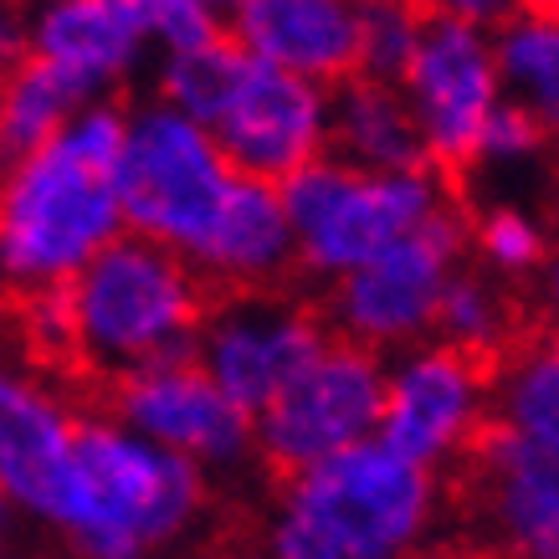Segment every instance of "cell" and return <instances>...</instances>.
Masks as SVG:
<instances>
[{"mask_svg":"<svg viewBox=\"0 0 559 559\" xmlns=\"http://www.w3.org/2000/svg\"><path fill=\"white\" fill-rule=\"evenodd\" d=\"M129 108L87 103L57 144L0 170V298L21 304L68 288L72 277L123 237L119 150Z\"/></svg>","mask_w":559,"mask_h":559,"instance_id":"obj_1","label":"cell"},{"mask_svg":"<svg viewBox=\"0 0 559 559\" xmlns=\"http://www.w3.org/2000/svg\"><path fill=\"white\" fill-rule=\"evenodd\" d=\"M211 513V477L165 447L134 437L108 411H78L72 477L57 534L78 559H159Z\"/></svg>","mask_w":559,"mask_h":559,"instance_id":"obj_2","label":"cell"},{"mask_svg":"<svg viewBox=\"0 0 559 559\" xmlns=\"http://www.w3.org/2000/svg\"><path fill=\"white\" fill-rule=\"evenodd\" d=\"M447 477L359 441L340 457L277 483L267 559H411L431 544Z\"/></svg>","mask_w":559,"mask_h":559,"instance_id":"obj_3","label":"cell"},{"mask_svg":"<svg viewBox=\"0 0 559 559\" xmlns=\"http://www.w3.org/2000/svg\"><path fill=\"white\" fill-rule=\"evenodd\" d=\"M68 313L72 370L93 374L103 390L134 370L195 355L211 288L186 257L123 231L68 283Z\"/></svg>","mask_w":559,"mask_h":559,"instance_id":"obj_4","label":"cell"},{"mask_svg":"<svg viewBox=\"0 0 559 559\" xmlns=\"http://www.w3.org/2000/svg\"><path fill=\"white\" fill-rule=\"evenodd\" d=\"M277 201L293 226L298 272L329 288L452 205V190L437 170L365 175L323 154L277 186Z\"/></svg>","mask_w":559,"mask_h":559,"instance_id":"obj_5","label":"cell"},{"mask_svg":"<svg viewBox=\"0 0 559 559\" xmlns=\"http://www.w3.org/2000/svg\"><path fill=\"white\" fill-rule=\"evenodd\" d=\"M237 170L226 165L216 139L201 123L180 119L165 103H134L119 150V211L123 231L165 247L175 257H190L211 231L226 190Z\"/></svg>","mask_w":559,"mask_h":559,"instance_id":"obj_6","label":"cell"},{"mask_svg":"<svg viewBox=\"0 0 559 559\" xmlns=\"http://www.w3.org/2000/svg\"><path fill=\"white\" fill-rule=\"evenodd\" d=\"M457 267H467V216L452 201L411 237L395 241L390 252L329 283L319 319L334 340L390 359L411 344L431 340L441 288L452 283Z\"/></svg>","mask_w":559,"mask_h":559,"instance_id":"obj_7","label":"cell"},{"mask_svg":"<svg viewBox=\"0 0 559 559\" xmlns=\"http://www.w3.org/2000/svg\"><path fill=\"white\" fill-rule=\"evenodd\" d=\"M380 401H385V359L329 340L319 359L252 421L257 462L277 483H288L359 441H374Z\"/></svg>","mask_w":559,"mask_h":559,"instance_id":"obj_8","label":"cell"},{"mask_svg":"<svg viewBox=\"0 0 559 559\" xmlns=\"http://www.w3.org/2000/svg\"><path fill=\"white\" fill-rule=\"evenodd\" d=\"M329 340L334 334L323 329L319 308L288 293H226L211 298L190 359L231 406L257 421L319 359Z\"/></svg>","mask_w":559,"mask_h":559,"instance_id":"obj_9","label":"cell"},{"mask_svg":"<svg viewBox=\"0 0 559 559\" xmlns=\"http://www.w3.org/2000/svg\"><path fill=\"white\" fill-rule=\"evenodd\" d=\"M483 426H488V365L437 340L385 359V401L374 441H385L395 457L441 477L467 457Z\"/></svg>","mask_w":559,"mask_h":559,"instance_id":"obj_10","label":"cell"},{"mask_svg":"<svg viewBox=\"0 0 559 559\" xmlns=\"http://www.w3.org/2000/svg\"><path fill=\"white\" fill-rule=\"evenodd\" d=\"M452 503L488 528L492 559H559V452L488 421L457 462Z\"/></svg>","mask_w":559,"mask_h":559,"instance_id":"obj_11","label":"cell"},{"mask_svg":"<svg viewBox=\"0 0 559 559\" xmlns=\"http://www.w3.org/2000/svg\"><path fill=\"white\" fill-rule=\"evenodd\" d=\"M98 395H103L98 411H108L134 437L186 457L205 477L241 467V462H257L252 416L231 406L201 374L195 359H170V365L134 370L114 380V385H103Z\"/></svg>","mask_w":559,"mask_h":559,"instance_id":"obj_12","label":"cell"},{"mask_svg":"<svg viewBox=\"0 0 559 559\" xmlns=\"http://www.w3.org/2000/svg\"><path fill=\"white\" fill-rule=\"evenodd\" d=\"M401 98L416 119L426 165L437 175L467 170L483 123L503 103L498 68H492V36L452 26V21H426L421 51L401 78Z\"/></svg>","mask_w":559,"mask_h":559,"instance_id":"obj_13","label":"cell"},{"mask_svg":"<svg viewBox=\"0 0 559 559\" xmlns=\"http://www.w3.org/2000/svg\"><path fill=\"white\" fill-rule=\"evenodd\" d=\"M211 139L237 175L283 186L329 154V87L252 62L237 98L211 123Z\"/></svg>","mask_w":559,"mask_h":559,"instance_id":"obj_14","label":"cell"},{"mask_svg":"<svg viewBox=\"0 0 559 559\" xmlns=\"http://www.w3.org/2000/svg\"><path fill=\"white\" fill-rule=\"evenodd\" d=\"M26 57L51 68L83 103H114L150 68L134 0H36L26 5Z\"/></svg>","mask_w":559,"mask_h":559,"instance_id":"obj_15","label":"cell"},{"mask_svg":"<svg viewBox=\"0 0 559 559\" xmlns=\"http://www.w3.org/2000/svg\"><path fill=\"white\" fill-rule=\"evenodd\" d=\"M78 411L26 370L0 365V498L26 519L57 524L72 477Z\"/></svg>","mask_w":559,"mask_h":559,"instance_id":"obj_16","label":"cell"},{"mask_svg":"<svg viewBox=\"0 0 559 559\" xmlns=\"http://www.w3.org/2000/svg\"><path fill=\"white\" fill-rule=\"evenodd\" d=\"M211 293H283L288 272H298L293 226L283 216L277 186L237 175L221 201L211 231L186 257Z\"/></svg>","mask_w":559,"mask_h":559,"instance_id":"obj_17","label":"cell"},{"mask_svg":"<svg viewBox=\"0 0 559 559\" xmlns=\"http://www.w3.org/2000/svg\"><path fill=\"white\" fill-rule=\"evenodd\" d=\"M226 36L262 68L329 93L355 78V0H247Z\"/></svg>","mask_w":559,"mask_h":559,"instance_id":"obj_18","label":"cell"},{"mask_svg":"<svg viewBox=\"0 0 559 559\" xmlns=\"http://www.w3.org/2000/svg\"><path fill=\"white\" fill-rule=\"evenodd\" d=\"M329 154L365 175L431 170L401 87L349 78L329 93Z\"/></svg>","mask_w":559,"mask_h":559,"instance_id":"obj_19","label":"cell"},{"mask_svg":"<svg viewBox=\"0 0 559 559\" xmlns=\"http://www.w3.org/2000/svg\"><path fill=\"white\" fill-rule=\"evenodd\" d=\"M488 421L559 452V334L519 340L488 370Z\"/></svg>","mask_w":559,"mask_h":559,"instance_id":"obj_20","label":"cell"},{"mask_svg":"<svg viewBox=\"0 0 559 559\" xmlns=\"http://www.w3.org/2000/svg\"><path fill=\"white\" fill-rule=\"evenodd\" d=\"M492 68H498L503 103L534 114L544 129H559V16L528 5L509 26H498Z\"/></svg>","mask_w":559,"mask_h":559,"instance_id":"obj_21","label":"cell"},{"mask_svg":"<svg viewBox=\"0 0 559 559\" xmlns=\"http://www.w3.org/2000/svg\"><path fill=\"white\" fill-rule=\"evenodd\" d=\"M431 340L492 370L519 344V308H513L509 288L498 277H488V272L457 267L452 283L441 288Z\"/></svg>","mask_w":559,"mask_h":559,"instance_id":"obj_22","label":"cell"},{"mask_svg":"<svg viewBox=\"0 0 559 559\" xmlns=\"http://www.w3.org/2000/svg\"><path fill=\"white\" fill-rule=\"evenodd\" d=\"M78 108H87V103L32 57L5 72V87H0V170H11L21 159H32L36 150L57 144Z\"/></svg>","mask_w":559,"mask_h":559,"instance_id":"obj_23","label":"cell"},{"mask_svg":"<svg viewBox=\"0 0 559 559\" xmlns=\"http://www.w3.org/2000/svg\"><path fill=\"white\" fill-rule=\"evenodd\" d=\"M247 68H252V57L221 32L216 41H205V47L159 57V72H154V103L175 108L180 119L201 123L205 134H211V123L226 114V103L237 98Z\"/></svg>","mask_w":559,"mask_h":559,"instance_id":"obj_24","label":"cell"},{"mask_svg":"<svg viewBox=\"0 0 559 559\" xmlns=\"http://www.w3.org/2000/svg\"><path fill=\"white\" fill-rule=\"evenodd\" d=\"M426 36L416 0H355V78L401 87Z\"/></svg>","mask_w":559,"mask_h":559,"instance_id":"obj_25","label":"cell"},{"mask_svg":"<svg viewBox=\"0 0 559 559\" xmlns=\"http://www.w3.org/2000/svg\"><path fill=\"white\" fill-rule=\"evenodd\" d=\"M467 247L498 283H519L528 272H544V262H549L544 221H534L519 205H488L477 221H467Z\"/></svg>","mask_w":559,"mask_h":559,"instance_id":"obj_26","label":"cell"},{"mask_svg":"<svg viewBox=\"0 0 559 559\" xmlns=\"http://www.w3.org/2000/svg\"><path fill=\"white\" fill-rule=\"evenodd\" d=\"M544 150H549V129L524 108L498 103L483 123V134H477L467 170H519V165H534Z\"/></svg>","mask_w":559,"mask_h":559,"instance_id":"obj_27","label":"cell"},{"mask_svg":"<svg viewBox=\"0 0 559 559\" xmlns=\"http://www.w3.org/2000/svg\"><path fill=\"white\" fill-rule=\"evenodd\" d=\"M134 11L144 21L154 62L175 57V51L205 47V41H216L226 32V21L216 11H205V0H134Z\"/></svg>","mask_w":559,"mask_h":559,"instance_id":"obj_28","label":"cell"},{"mask_svg":"<svg viewBox=\"0 0 559 559\" xmlns=\"http://www.w3.org/2000/svg\"><path fill=\"white\" fill-rule=\"evenodd\" d=\"M16 308V329L21 344L36 365L47 370H72V313H68V288L57 293H36V298H21Z\"/></svg>","mask_w":559,"mask_h":559,"instance_id":"obj_29","label":"cell"},{"mask_svg":"<svg viewBox=\"0 0 559 559\" xmlns=\"http://www.w3.org/2000/svg\"><path fill=\"white\" fill-rule=\"evenodd\" d=\"M426 21H452V26H473V32H498L509 26L519 11H528V0H416Z\"/></svg>","mask_w":559,"mask_h":559,"instance_id":"obj_30","label":"cell"},{"mask_svg":"<svg viewBox=\"0 0 559 559\" xmlns=\"http://www.w3.org/2000/svg\"><path fill=\"white\" fill-rule=\"evenodd\" d=\"M26 62V5L21 0H0V72Z\"/></svg>","mask_w":559,"mask_h":559,"instance_id":"obj_31","label":"cell"},{"mask_svg":"<svg viewBox=\"0 0 559 559\" xmlns=\"http://www.w3.org/2000/svg\"><path fill=\"white\" fill-rule=\"evenodd\" d=\"M539 304L544 313H549V323H555V334H559V257H549L539 272Z\"/></svg>","mask_w":559,"mask_h":559,"instance_id":"obj_32","label":"cell"},{"mask_svg":"<svg viewBox=\"0 0 559 559\" xmlns=\"http://www.w3.org/2000/svg\"><path fill=\"white\" fill-rule=\"evenodd\" d=\"M411 559H492V555L483 544H477V549H437V544H426L421 555H411Z\"/></svg>","mask_w":559,"mask_h":559,"instance_id":"obj_33","label":"cell"},{"mask_svg":"<svg viewBox=\"0 0 559 559\" xmlns=\"http://www.w3.org/2000/svg\"><path fill=\"white\" fill-rule=\"evenodd\" d=\"M241 5H247V0H205V11H216L221 21H231L241 11Z\"/></svg>","mask_w":559,"mask_h":559,"instance_id":"obj_34","label":"cell"},{"mask_svg":"<svg viewBox=\"0 0 559 559\" xmlns=\"http://www.w3.org/2000/svg\"><path fill=\"white\" fill-rule=\"evenodd\" d=\"M205 559H267V555H257V549H211Z\"/></svg>","mask_w":559,"mask_h":559,"instance_id":"obj_35","label":"cell"},{"mask_svg":"<svg viewBox=\"0 0 559 559\" xmlns=\"http://www.w3.org/2000/svg\"><path fill=\"white\" fill-rule=\"evenodd\" d=\"M534 11H549V16H559V0H528Z\"/></svg>","mask_w":559,"mask_h":559,"instance_id":"obj_36","label":"cell"},{"mask_svg":"<svg viewBox=\"0 0 559 559\" xmlns=\"http://www.w3.org/2000/svg\"><path fill=\"white\" fill-rule=\"evenodd\" d=\"M0 87H5V72H0Z\"/></svg>","mask_w":559,"mask_h":559,"instance_id":"obj_37","label":"cell"}]
</instances>
